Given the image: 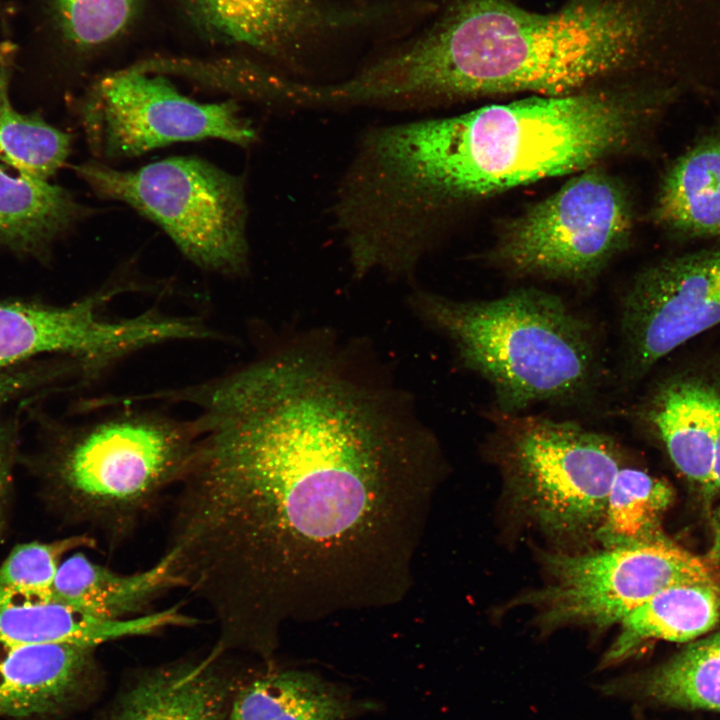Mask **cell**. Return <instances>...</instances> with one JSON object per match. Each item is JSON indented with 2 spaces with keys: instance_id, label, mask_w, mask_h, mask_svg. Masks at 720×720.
Segmentation results:
<instances>
[{
  "instance_id": "cell-12",
  "label": "cell",
  "mask_w": 720,
  "mask_h": 720,
  "mask_svg": "<svg viewBox=\"0 0 720 720\" xmlns=\"http://www.w3.org/2000/svg\"><path fill=\"white\" fill-rule=\"evenodd\" d=\"M720 324V244L641 270L621 304L622 377L634 384L665 356Z\"/></svg>"
},
{
  "instance_id": "cell-24",
  "label": "cell",
  "mask_w": 720,
  "mask_h": 720,
  "mask_svg": "<svg viewBox=\"0 0 720 720\" xmlns=\"http://www.w3.org/2000/svg\"><path fill=\"white\" fill-rule=\"evenodd\" d=\"M672 497L666 481L640 469L621 467L612 482L595 535L604 548L652 540L649 535Z\"/></svg>"
},
{
  "instance_id": "cell-30",
  "label": "cell",
  "mask_w": 720,
  "mask_h": 720,
  "mask_svg": "<svg viewBox=\"0 0 720 720\" xmlns=\"http://www.w3.org/2000/svg\"><path fill=\"white\" fill-rule=\"evenodd\" d=\"M8 471H7V463L5 461V455L4 450L0 441V532L3 527L4 522V496L6 492V485H7V478Z\"/></svg>"
},
{
  "instance_id": "cell-19",
  "label": "cell",
  "mask_w": 720,
  "mask_h": 720,
  "mask_svg": "<svg viewBox=\"0 0 720 720\" xmlns=\"http://www.w3.org/2000/svg\"><path fill=\"white\" fill-rule=\"evenodd\" d=\"M651 216L680 239L720 238V131L699 138L668 166Z\"/></svg>"
},
{
  "instance_id": "cell-25",
  "label": "cell",
  "mask_w": 720,
  "mask_h": 720,
  "mask_svg": "<svg viewBox=\"0 0 720 720\" xmlns=\"http://www.w3.org/2000/svg\"><path fill=\"white\" fill-rule=\"evenodd\" d=\"M71 146L67 133L51 126L37 114L14 109L8 94L7 76L0 73V160L17 174L49 181L65 163Z\"/></svg>"
},
{
  "instance_id": "cell-26",
  "label": "cell",
  "mask_w": 720,
  "mask_h": 720,
  "mask_svg": "<svg viewBox=\"0 0 720 720\" xmlns=\"http://www.w3.org/2000/svg\"><path fill=\"white\" fill-rule=\"evenodd\" d=\"M141 0H52L61 32L80 49L101 47L133 21Z\"/></svg>"
},
{
  "instance_id": "cell-22",
  "label": "cell",
  "mask_w": 720,
  "mask_h": 720,
  "mask_svg": "<svg viewBox=\"0 0 720 720\" xmlns=\"http://www.w3.org/2000/svg\"><path fill=\"white\" fill-rule=\"evenodd\" d=\"M87 213L64 188L0 166V245L41 252Z\"/></svg>"
},
{
  "instance_id": "cell-3",
  "label": "cell",
  "mask_w": 720,
  "mask_h": 720,
  "mask_svg": "<svg viewBox=\"0 0 720 720\" xmlns=\"http://www.w3.org/2000/svg\"><path fill=\"white\" fill-rule=\"evenodd\" d=\"M720 42L717 0H568L539 13L508 0H452L423 32L373 59L388 108L477 96L564 95L614 72L685 81Z\"/></svg>"
},
{
  "instance_id": "cell-4",
  "label": "cell",
  "mask_w": 720,
  "mask_h": 720,
  "mask_svg": "<svg viewBox=\"0 0 720 720\" xmlns=\"http://www.w3.org/2000/svg\"><path fill=\"white\" fill-rule=\"evenodd\" d=\"M409 304L448 337L466 368L491 384L497 412L573 400L592 385L597 359L591 328L554 294L525 288L462 301L416 290Z\"/></svg>"
},
{
  "instance_id": "cell-10",
  "label": "cell",
  "mask_w": 720,
  "mask_h": 720,
  "mask_svg": "<svg viewBox=\"0 0 720 720\" xmlns=\"http://www.w3.org/2000/svg\"><path fill=\"white\" fill-rule=\"evenodd\" d=\"M89 145L106 160L139 156L174 142L205 138L249 146L257 138L234 100L201 103L165 77L132 67L113 72L81 104Z\"/></svg>"
},
{
  "instance_id": "cell-31",
  "label": "cell",
  "mask_w": 720,
  "mask_h": 720,
  "mask_svg": "<svg viewBox=\"0 0 720 720\" xmlns=\"http://www.w3.org/2000/svg\"><path fill=\"white\" fill-rule=\"evenodd\" d=\"M13 47L6 42L0 41V65L3 67L8 63V60L12 54Z\"/></svg>"
},
{
  "instance_id": "cell-11",
  "label": "cell",
  "mask_w": 720,
  "mask_h": 720,
  "mask_svg": "<svg viewBox=\"0 0 720 720\" xmlns=\"http://www.w3.org/2000/svg\"><path fill=\"white\" fill-rule=\"evenodd\" d=\"M206 39L297 66L306 56L399 14L396 0H179Z\"/></svg>"
},
{
  "instance_id": "cell-1",
  "label": "cell",
  "mask_w": 720,
  "mask_h": 720,
  "mask_svg": "<svg viewBox=\"0 0 720 720\" xmlns=\"http://www.w3.org/2000/svg\"><path fill=\"white\" fill-rule=\"evenodd\" d=\"M198 438L169 552L222 625L285 615L297 584L372 560L436 460L411 400L327 336L184 389Z\"/></svg>"
},
{
  "instance_id": "cell-16",
  "label": "cell",
  "mask_w": 720,
  "mask_h": 720,
  "mask_svg": "<svg viewBox=\"0 0 720 720\" xmlns=\"http://www.w3.org/2000/svg\"><path fill=\"white\" fill-rule=\"evenodd\" d=\"M199 620L181 604L125 619L89 616L57 601L53 592L0 587V641L15 644H69L94 647L115 640L193 627Z\"/></svg>"
},
{
  "instance_id": "cell-27",
  "label": "cell",
  "mask_w": 720,
  "mask_h": 720,
  "mask_svg": "<svg viewBox=\"0 0 720 720\" xmlns=\"http://www.w3.org/2000/svg\"><path fill=\"white\" fill-rule=\"evenodd\" d=\"M88 534L51 543L31 542L16 546L0 566V587L28 592H52L60 559L79 548H96Z\"/></svg>"
},
{
  "instance_id": "cell-15",
  "label": "cell",
  "mask_w": 720,
  "mask_h": 720,
  "mask_svg": "<svg viewBox=\"0 0 720 720\" xmlns=\"http://www.w3.org/2000/svg\"><path fill=\"white\" fill-rule=\"evenodd\" d=\"M212 650L134 673L95 720H226L240 682Z\"/></svg>"
},
{
  "instance_id": "cell-14",
  "label": "cell",
  "mask_w": 720,
  "mask_h": 720,
  "mask_svg": "<svg viewBox=\"0 0 720 720\" xmlns=\"http://www.w3.org/2000/svg\"><path fill=\"white\" fill-rule=\"evenodd\" d=\"M95 650L0 641V716H55L90 704L104 685Z\"/></svg>"
},
{
  "instance_id": "cell-28",
  "label": "cell",
  "mask_w": 720,
  "mask_h": 720,
  "mask_svg": "<svg viewBox=\"0 0 720 720\" xmlns=\"http://www.w3.org/2000/svg\"><path fill=\"white\" fill-rule=\"evenodd\" d=\"M31 378L32 375L26 372L0 370V408L17 392L27 387Z\"/></svg>"
},
{
  "instance_id": "cell-18",
  "label": "cell",
  "mask_w": 720,
  "mask_h": 720,
  "mask_svg": "<svg viewBox=\"0 0 720 720\" xmlns=\"http://www.w3.org/2000/svg\"><path fill=\"white\" fill-rule=\"evenodd\" d=\"M176 589H183V581L166 552L148 568L122 573L77 551L60 563L52 592L89 616L125 620L154 611L155 603Z\"/></svg>"
},
{
  "instance_id": "cell-9",
  "label": "cell",
  "mask_w": 720,
  "mask_h": 720,
  "mask_svg": "<svg viewBox=\"0 0 720 720\" xmlns=\"http://www.w3.org/2000/svg\"><path fill=\"white\" fill-rule=\"evenodd\" d=\"M544 563L547 584L524 600L547 628L620 624L663 589L716 579L710 562L656 539L586 554L552 553Z\"/></svg>"
},
{
  "instance_id": "cell-21",
  "label": "cell",
  "mask_w": 720,
  "mask_h": 720,
  "mask_svg": "<svg viewBox=\"0 0 720 720\" xmlns=\"http://www.w3.org/2000/svg\"><path fill=\"white\" fill-rule=\"evenodd\" d=\"M720 621L716 579L680 583L661 590L620 623V632L601 662L611 666L648 640L684 642L712 630Z\"/></svg>"
},
{
  "instance_id": "cell-5",
  "label": "cell",
  "mask_w": 720,
  "mask_h": 720,
  "mask_svg": "<svg viewBox=\"0 0 720 720\" xmlns=\"http://www.w3.org/2000/svg\"><path fill=\"white\" fill-rule=\"evenodd\" d=\"M194 421L122 411L85 427L59 464L63 487L108 551L135 535L176 488L197 441Z\"/></svg>"
},
{
  "instance_id": "cell-23",
  "label": "cell",
  "mask_w": 720,
  "mask_h": 720,
  "mask_svg": "<svg viewBox=\"0 0 720 720\" xmlns=\"http://www.w3.org/2000/svg\"><path fill=\"white\" fill-rule=\"evenodd\" d=\"M634 691L672 707L720 712V633L698 641L639 680L614 681L604 688Z\"/></svg>"
},
{
  "instance_id": "cell-29",
  "label": "cell",
  "mask_w": 720,
  "mask_h": 720,
  "mask_svg": "<svg viewBox=\"0 0 720 720\" xmlns=\"http://www.w3.org/2000/svg\"><path fill=\"white\" fill-rule=\"evenodd\" d=\"M712 487L720 488V404L717 415L712 464Z\"/></svg>"
},
{
  "instance_id": "cell-17",
  "label": "cell",
  "mask_w": 720,
  "mask_h": 720,
  "mask_svg": "<svg viewBox=\"0 0 720 720\" xmlns=\"http://www.w3.org/2000/svg\"><path fill=\"white\" fill-rule=\"evenodd\" d=\"M719 404L720 371L686 368L661 379L644 408L675 467L705 486H712Z\"/></svg>"
},
{
  "instance_id": "cell-6",
  "label": "cell",
  "mask_w": 720,
  "mask_h": 720,
  "mask_svg": "<svg viewBox=\"0 0 720 720\" xmlns=\"http://www.w3.org/2000/svg\"><path fill=\"white\" fill-rule=\"evenodd\" d=\"M77 175L100 198L123 202L158 224L198 267L229 276L249 263L242 177L197 157H171L122 171L89 161Z\"/></svg>"
},
{
  "instance_id": "cell-20",
  "label": "cell",
  "mask_w": 720,
  "mask_h": 720,
  "mask_svg": "<svg viewBox=\"0 0 720 720\" xmlns=\"http://www.w3.org/2000/svg\"><path fill=\"white\" fill-rule=\"evenodd\" d=\"M368 707L315 673L269 671L238 683L226 720H348Z\"/></svg>"
},
{
  "instance_id": "cell-8",
  "label": "cell",
  "mask_w": 720,
  "mask_h": 720,
  "mask_svg": "<svg viewBox=\"0 0 720 720\" xmlns=\"http://www.w3.org/2000/svg\"><path fill=\"white\" fill-rule=\"evenodd\" d=\"M632 226L622 185L590 169L508 224L493 257L514 274L587 281L626 246Z\"/></svg>"
},
{
  "instance_id": "cell-2",
  "label": "cell",
  "mask_w": 720,
  "mask_h": 720,
  "mask_svg": "<svg viewBox=\"0 0 720 720\" xmlns=\"http://www.w3.org/2000/svg\"><path fill=\"white\" fill-rule=\"evenodd\" d=\"M672 103L670 90L647 83L625 92L543 95L369 128L349 165L352 203L377 245L419 262L452 211L591 167Z\"/></svg>"
},
{
  "instance_id": "cell-7",
  "label": "cell",
  "mask_w": 720,
  "mask_h": 720,
  "mask_svg": "<svg viewBox=\"0 0 720 720\" xmlns=\"http://www.w3.org/2000/svg\"><path fill=\"white\" fill-rule=\"evenodd\" d=\"M494 449L522 512L559 537L596 534L621 468L615 443L569 421L494 414Z\"/></svg>"
},
{
  "instance_id": "cell-13",
  "label": "cell",
  "mask_w": 720,
  "mask_h": 720,
  "mask_svg": "<svg viewBox=\"0 0 720 720\" xmlns=\"http://www.w3.org/2000/svg\"><path fill=\"white\" fill-rule=\"evenodd\" d=\"M105 296L61 307L0 301V370L44 353L69 354L103 367L149 346L201 337L194 320L156 312L107 319L99 310Z\"/></svg>"
}]
</instances>
